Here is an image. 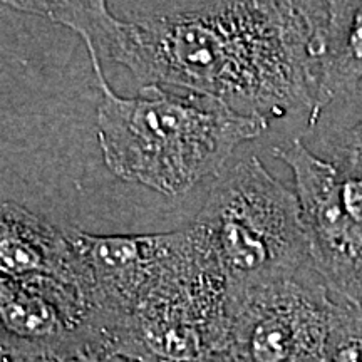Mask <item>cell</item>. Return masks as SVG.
Returning a JSON list of instances; mask_svg holds the SVG:
<instances>
[{
  "label": "cell",
  "instance_id": "cell-1",
  "mask_svg": "<svg viewBox=\"0 0 362 362\" xmlns=\"http://www.w3.org/2000/svg\"><path fill=\"white\" fill-rule=\"evenodd\" d=\"M4 6L74 30L88 51L124 66L143 86L205 94L269 123L300 107L314 112L327 2L8 0Z\"/></svg>",
  "mask_w": 362,
  "mask_h": 362
},
{
  "label": "cell",
  "instance_id": "cell-2",
  "mask_svg": "<svg viewBox=\"0 0 362 362\" xmlns=\"http://www.w3.org/2000/svg\"><path fill=\"white\" fill-rule=\"evenodd\" d=\"M101 89L96 134L104 165L117 178L176 198L218 176L240 144L269 121L240 115L220 99L143 86L126 98L111 89L96 52L88 51Z\"/></svg>",
  "mask_w": 362,
  "mask_h": 362
},
{
  "label": "cell",
  "instance_id": "cell-3",
  "mask_svg": "<svg viewBox=\"0 0 362 362\" xmlns=\"http://www.w3.org/2000/svg\"><path fill=\"white\" fill-rule=\"evenodd\" d=\"M193 221L205 233L228 292L296 277L310 265L297 194L257 156L221 175Z\"/></svg>",
  "mask_w": 362,
  "mask_h": 362
},
{
  "label": "cell",
  "instance_id": "cell-4",
  "mask_svg": "<svg viewBox=\"0 0 362 362\" xmlns=\"http://www.w3.org/2000/svg\"><path fill=\"white\" fill-rule=\"evenodd\" d=\"M334 309L325 285L300 275L228 292L223 341L208 362H327Z\"/></svg>",
  "mask_w": 362,
  "mask_h": 362
},
{
  "label": "cell",
  "instance_id": "cell-5",
  "mask_svg": "<svg viewBox=\"0 0 362 362\" xmlns=\"http://www.w3.org/2000/svg\"><path fill=\"white\" fill-rule=\"evenodd\" d=\"M272 151L293 173L312 269L349 304L362 305V178L315 156L300 139Z\"/></svg>",
  "mask_w": 362,
  "mask_h": 362
},
{
  "label": "cell",
  "instance_id": "cell-6",
  "mask_svg": "<svg viewBox=\"0 0 362 362\" xmlns=\"http://www.w3.org/2000/svg\"><path fill=\"white\" fill-rule=\"evenodd\" d=\"M0 272L2 277L56 280L88 304L89 272L66 226L52 225L13 202H4L0 210Z\"/></svg>",
  "mask_w": 362,
  "mask_h": 362
},
{
  "label": "cell",
  "instance_id": "cell-7",
  "mask_svg": "<svg viewBox=\"0 0 362 362\" xmlns=\"http://www.w3.org/2000/svg\"><path fill=\"white\" fill-rule=\"evenodd\" d=\"M0 314L2 332L25 341L88 332L83 298L51 279L2 277Z\"/></svg>",
  "mask_w": 362,
  "mask_h": 362
},
{
  "label": "cell",
  "instance_id": "cell-8",
  "mask_svg": "<svg viewBox=\"0 0 362 362\" xmlns=\"http://www.w3.org/2000/svg\"><path fill=\"white\" fill-rule=\"evenodd\" d=\"M362 83V0L327 2L320 33L317 98L310 124L330 101Z\"/></svg>",
  "mask_w": 362,
  "mask_h": 362
},
{
  "label": "cell",
  "instance_id": "cell-9",
  "mask_svg": "<svg viewBox=\"0 0 362 362\" xmlns=\"http://www.w3.org/2000/svg\"><path fill=\"white\" fill-rule=\"evenodd\" d=\"M2 362H110L88 332L25 341L2 332Z\"/></svg>",
  "mask_w": 362,
  "mask_h": 362
},
{
  "label": "cell",
  "instance_id": "cell-10",
  "mask_svg": "<svg viewBox=\"0 0 362 362\" xmlns=\"http://www.w3.org/2000/svg\"><path fill=\"white\" fill-rule=\"evenodd\" d=\"M327 362H362V305L346 302L334 309Z\"/></svg>",
  "mask_w": 362,
  "mask_h": 362
},
{
  "label": "cell",
  "instance_id": "cell-11",
  "mask_svg": "<svg viewBox=\"0 0 362 362\" xmlns=\"http://www.w3.org/2000/svg\"><path fill=\"white\" fill-rule=\"evenodd\" d=\"M347 151L356 158H362V117L347 134Z\"/></svg>",
  "mask_w": 362,
  "mask_h": 362
},
{
  "label": "cell",
  "instance_id": "cell-12",
  "mask_svg": "<svg viewBox=\"0 0 362 362\" xmlns=\"http://www.w3.org/2000/svg\"><path fill=\"white\" fill-rule=\"evenodd\" d=\"M110 362H133V361H128V359H123V357H111Z\"/></svg>",
  "mask_w": 362,
  "mask_h": 362
}]
</instances>
